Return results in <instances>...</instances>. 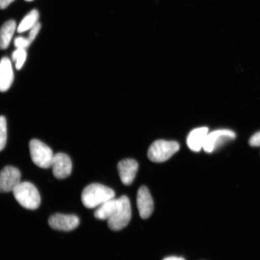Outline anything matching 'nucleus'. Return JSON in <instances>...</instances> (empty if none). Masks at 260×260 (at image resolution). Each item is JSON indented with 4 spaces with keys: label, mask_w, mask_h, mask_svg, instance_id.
<instances>
[{
    "label": "nucleus",
    "mask_w": 260,
    "mask_h": 260,
    "mask_svg": "<svg viewBox=\"0 0 260 260\" xmlns=\"http://www.w3.org/2000/svg\"><path fill=\"white\" fill-rule=\"evenodd\" d=\"M115 197V191L112 188L103 184L93 183L84 188L81 194V201L87 209H94Z\"/></svg>",
    "instance_id": "f257e3e1"
},
{
    "label": "nucleus",
    "mask_w": 260,
    "mask_h": 260,
    "mask_svg": "<svg viewBox=\"0 0 260 260\" xmlns=\"http://www.w3.org/2000/svg\"><path fill=\"white\" fill-rule=\"evenodd\" d=\"M15 200L22 207L28 210H36L40 206V193L34 184L29 182H22L12 191Z\"/></svg>",
    "instance_id": "f03ea898"
},
{
    "label": "nucleus",
    "mask_w": 260,
    "mask_h": 260,
    "mask_svg": "<svg viewBox=\"0 0 260 260\" xmlns=\"http://www.w3.org/2000/svg\"><path fill=\"white\" fill-rule=\"evenodd\" d=\"M132 218L131 205L128 198L122 196L118 199V205L113 215L108 220L110 230L119 231L124 229Z\"/></svg>",
    "instance_id": "7ed1b4c3"
},
{
    "label": "nucleus",
    "mask_w": 260,
    "mask_h": 260,
    "mask_svg": "<svg viewBox=\"0 0 260 260\" xmlns=\"http://www.w3.org/2000/svg\"><path fill=\"white\" fill-rule=\"evenodd\" d=\"M180 149V145L175 141L158 140L149 147L148 157L152 161L162 162L167 161Z\"/></svg>",
    "instance_id": "20e7f679"
},
{
    "label": "nucleus",
    "mask_w": 260,
    "mask_h": 260,
    "mask_svg": "<svg viewBox=\"0 0 260 260\" xmlns=\"http://www.w3.org/2000/svg\"><path fill=\"white\" fill-rule=\"evenodd\" d=\"M29 148L31 160L36 165L44 169L51 167L54 155L49 146L38 139H32Z\"/></svg>",
    "instance_id": "39448f33"
},
{
    "label": "nucleus",
    "mask_w": 260,
    "mask_h": 260,
    "mask_svg": "<svg viewBox=\"0 0 260 260\" xmlns=\"http://www.w3.org/2000/svg\"><path fill=\"white\" fill-rule=\"evenodd\" d=\"M236 137V133L230 129L215 130L207 135L203 148L205 152L211 153L228 141H232Z\"/></svg>",
    "instance_id": "423d86ee"
},
{
    "label": "nucleus",
    "mask_w": 260,
    "mask_h": 260,
    "mask_svg": "<svg viewBox=\"0 0 260 260\" xmlns=\"http://www.w3.org/2000/svg\"><path fill=\"white\" fill-rule=\"evenodd\" d=\"M21 173L17 168L6 167L0 172V192L13 191L21 183Z\"/></svg>",
    "instance_id": "0eeeda50"
},
{
    "label": "nucleus",
    "mask_w": 260,
    "mask_h": 260,
    "mask_svg": "<svg viewBox=\"0 0 260 260\" xmlns=\"http://www.w3.org/2000/svg\"><path fill=\"white\" fill-rule=\"evenodd\" d=\"M48 223L52 229L63 232H70L79 226L80 219L73 214L57 213L48 219Z\"/></svg>",
    "instance_id": "6e6552de"
},
{
    "label": "nucleus",
    "mask_w": 260,
    "mask_h": 260,
    "mask_svg": "<svg viewBox=\"0 0 260 260\" xmlns=\"http://www.w3.org/2000/svg\"><path fill=\"white\" fill-rule=\"evenodd\" d=\"M51 168L55 177L57 179L66 178L72 172V161L69 156L60 152L54 155Z\"/></svg>",
    "instance_id": "1a4fd4ad"
},
{
    "label": "nucleus",
    "mask_w": 260,
    "mask_h": 260,
    "mask_svg": "<svg viewBox=\"0 0 260 260\" xmlns=\"http://www.w3.org/2000/svg\"><path fill=\"white\" fill-rule=\"evenodd\" d=\"M137 205L140 216L148 219L154 210V202L150 192L146 186L139 188L137 195Z\"/></svg>",
    "instance_id": "9d476101"
},
{
    "label": "nucleus",
    "mask_w": 260,
    "mask_h": 260,
    "mask_svg": "<svg viewBox=\"0 0 260 260\" xmlns=\"http://www.w3.org/2000/svg\"><path fill=\"white\" fill-rule=\"evenodd\" d=\"M139 165L134 159L127 158L121 160L118 164V170L123 184L128 186L132 184L138 171Z\"/></svg>",
    "instance_id": "9b49d317"
},
{
    "label": "nucleus",
    "mask_w": 260,
    "mask_h": 260,
    "mask_svg": "<svg viewBox=\"0 0 260 260\" xmlns=\"http://www.w3.org/2000/svg\"><path fill=\"white\" fill-rule=\"evenodd\" d=\"M14 75L11 60L3 57L0 61V92H6L12 86Z\"/></svg>",
    "instance_id": "f8f14e48"
},
{
    "label": "nucleus",
    "mask_w": 260,
    "mask_h": 260,
    "mask_svg": "<svg viewBox=\"0 0 260 260\" xmlns=\"http://www.w3.org/2000/svg\"><path fill=\"white\" fill-rule=\"evenodd\" d=\"M209 134V128L200 127L195 128L188 134L187 139V144L191 151L199 152L203 148L207 135Z\"/></svg>",
    "instance_id": "ddd939ff"
},
{
    "label": "nucleus",
    "mask_w": 260,
    "mask_h": 260,
    "mask_svg": "<svg viewBox=\"0 0 260 260\" xmlns=\"http://www.w3.org/2000/svg\"><path fill=\"white\" fill-rule=\"evenodd\" d=\"M16 24L14 20L6 22L0 28V49L5 50L11 43L16 30Z\"/></svg>",
    "instance_id": "4468645a"
},
{
    "label": "nucleus",
    "mask_w": 260,
    "mask_h": 260,
    "mask_svg": "<svg viewBox=\"0 0 260 260\" xmlns=\"http://www.w3.org/2000/svg\"><path fill=\"white\" fill-rule=\"evenodd\" d=\"M118 205V199L115 198L106 201L101 205L94 213L96 219L108 220L111 217L116 209Z\"/></svg>",
    "instance_id": "2eb2a0df"
},
{
    "label": "nucleus",
    "mask_w": 260,
    "mask_h": 260,
    "mask_svg": "<svg viewBox=\"0 0 260 260\" xmlns=\"http://www.w3.org/2000/svg\"><path fill=\"white\" fill-rule=\"evenodd\" d=\"M39 18V13L37 10H32L30 13L26 15L18 26L17 30L18 32H23L30 30L34 27L36 24L38 23Z\"/></svg>",
    "instance_id": "dca6fc26"
},
{
    "label": "nucleus",
    "mask_w": 260,
    "mask_h": 260,
    "mask_svg": "<svg viewBox=\"0 0 260 260\" xmlns=\"http://www.w3.org/2000/svg\"><path fill=\"white\" fill-rule=\"evenodd\" d=\"M27 58L25 49L17 48L12 54V59L15 61L16 70H21Z\"/></svg>",
    "instance_id": "f3484780"
},
{
    "label": "nucleus",
    "mask_w": 260,
    "mask_h": 260,
    "mask_svg": "<svg viewBox=\"0 0 260 260\" xmlns=\"http://www.w3.org/2000/svg\"><path fill=\"white\" fill-rule=\"evenodd\" d=\"M7 122L4 116H0V151L5 148L7 142Z\"/></svg>",
    "instance_id": "a211bd4d"
},
{
    "label": "nucleus",
    "mask_w": 260,
    "mask_h": 260,
    "mask_svg": "<svg viewBox=\"0 0 260 260\" xmlns=\"http://www.w3.org/2000/svg\"><path fill=\"white\" fill-rule=\"evenodd\" d=\"M14 44L17 48L26 49L30 46L31 42L28 40V38L18 37L15 39Z\"/></svg>",
    "instance_id": "6ab92c4d"
},
{
    "label": "nucleus",
    "mask_w": 260,
    "mask_h": 260,
    "mask_svg": "<svg viewBox=\"0 0 260 260\" xmlns=\"http://www.w3.org/2000/svg\"><path fill=\"white\" fill-rule=\"evenodd\" d=\"M41 28V24L40 22H38L37 24H36L34 27H32L30 29V34H29L28 40L30 41L31 44L32 41L35 40V38H37V35L39 34V32L40 31V29Z\"/></svg>",
    "instance_id": "aec40b11"
},
{
    "label": "nucleus",
    "mask_w": 260,
    "mask_h": 260,
    "mask_svg": "<svg viewBox=\"0 0 260 260\" xmlns=\"http://www.w3.org/2000/svg\"><path fill=\"white\" fill-rule=\"evenodd\" d=\"M249 144L253 147H260V132L256 133L250 138Z\"/></svg>",
    "instance_id": "412c9836"
},
{
    "label": "nucleus",
    "mask_w": 260,
    "mask_h": 260,
    "mask_svg": "<svg viewBox=\"0 0 260 260\" xmlns=\"http://www.w3.org/2000/svg\"><path fill=\"white\" fill-rule=\"evenodd\" d=\"M15 0H0V9H4L8 7Z\"/></svg>",
    "instance_id": "4be33fe9"
},
{
    "label": "nucleus",
    "mask_w": 260,
    "mask_h": 260,
    "mask_svg": "<svg viewBox=\"0 0 260 260\" xmlns=\"http://www.w3.org/2000/svg\"><path fill=\"white\" fill-rule=\"evenodd\" d=\"M164 260H185L182 257H178V256H169V257L165 258Z\"/></svg>",
    "instance_id": "5701e85b"
},
{
    "label": "nucleus",
    "mask_w": 260,
    "mask_h": 260,
    "mask_svg": "<svg viewBox=\"0 0 260 260\" xmlns=\"http://www.w3.org/2000/svg\"><path fill=\"white\" fill-rule=\"evenodd\" d=\"M26 2H31L32 1V0H25Z\"/></svg>",
    "instance_id": "b1692460"
}]
</instances>
